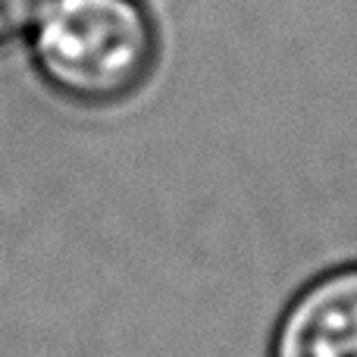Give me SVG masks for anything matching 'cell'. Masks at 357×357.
<instances>
[{"label":"cell","instance_id":"3","mask_svg":"<svg viewBox=\"0 0 357 357\" xmlns=\"http://www.w3.org/2000/svg\"><path fill=\"white\" fill-rule=\"evenodd\" d=\"M47 0H0V50L29 35Z\"/></svg>","mask_w":357,"mask_h":357},{"label":"cell","instance_id":"2","mask_svg":"<svg viewBox=\"0 0 357 357\" xmlns=\"http://www.w3.org/2000/svg\"><path fill=\"white\" fill-rule=\"evenodd\" d=\"M266 357H357V260L310 276L285 301Z\"/></svg>","mask_w":357,"mask_h":357},{"label":"cell","instance_id":"1","mask_svg":"<svg viewBox=\"0 0 357 357\" xmlns=\"http://www.w3.org/2000/svg\"><path fill=\"white\" fill-rule=\"evenodd\" d=\"M25 38L38 82L75 110L129 104L160 60V31L142 0H47Z\"/></svg>","mask_w":357,"mask_h":357}]
</instances>
